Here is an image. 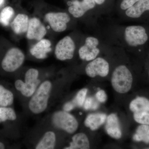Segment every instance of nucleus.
Here are the masks:
<instances>
[{"label":"nucleus","mask_w":149,"mask_h":149,"mask_svg":"<svg viewBox=\"0 0 149 149\" xmlns=\"http://www.w3.org/2000/svg\"><path fill=\"white\" fill-rule=\"evenodd\" d=\"M52 87L50 81L46 80L40 85L32 95L28 106L33 113L40 114L45 110L47 107Z\"/></svg>","instance_id":"f257e3e1"},{"label":"nucleus","mask_w":149,"mask_h":149,"mask_svg":"<svg viewBox=\"0 0 149 149\" xmlns=\"http://www.w3.org/2000/svg\"><path fill=\"white\" fill-rule=\"evenodd\" d=\"M132 73L127 66L120 65L116 67L112 74L111 83L117 93L125 94L130 91L133 84Z\"/></svg>","instance_id":"f03ea898"},{"label":"nucleus","mask_w":149,"mask_h":149,"mask_svg":"<svg viewBox=\"0 0 149 149\" xmlns=\"http://www.w3.org/2000/svg\"><path fill=\"white\" fill-rule=\"evenodd\" d=\"M39 71L35 68H30L26 72L24 76V82L17 80L15 83V86L22 95L27 97H32L37 90L40 80L38 79Z\"/></svg>","instance_id":"7ed1b4c3"},{"label":"nucleus","mask_w":149,"mask_h":149,"mask_svg":"<svg viewBox=\"0 0 149 149\" xmlns=\"http://www.w3.org/2000/svg\"><path fill=\"white\" fill-rule=\"evenodd\" d=\"M148 37L146 29L140 25L126 26L123 31V39L126 46L131 47L143 45Z\"/></svg>","instance_id":"20e7f679"},{"label":"nucleus","mask_w":149,"mask_h":149,"mask_svg":"<svg viewBox=\"0 0 149 149\" xmlns=\"http://www.w3.org/2000/svg\"><path fill=\"white\" fill-rule=\"evenodd\" d=\"M136 122L149 125V100L143 97H137L129 105Z\"/></svg>","instance_id":"39448f33"},{"label":"nucleus","mask_w":149,"mask_h":149,"mask_svg":"<svg viewBox=\"0 0 149 149\" xmlns=\"http://www.w3.org/2000/svg\"><path fill=\"white\" fill-rule=\"evenodd\" d=\"M52 121L56 127L70 134L74 133L78 128V123L75 117L65 111L55 113Z\"/></svg>","instance_id":"423d86ee"},{"label":"nucleus","mask_w":149,"mask_h":149,"mask_svg":"<svg viewBox=\"0 0 149 149\" xmlns=\"http://www.w3.org/2000/svg\"><path fill=\"white\" fill-rule=\"evenodd\" d=\"M24 59L25 56L21 50L17 48H11L3 58L2 68L6 72H14L21 66Z\"/></svg>","instance_id":"0eeeda50"},{"label":"nucleus","mask_w":149,"mask_h":149,"mask_svg":"<svg viewBox=\"0 0 149 149\" xmlns=\"http://www.w3.org/2000/svg\"><path fill=\"white\" fill-rule=\"evenodd\" d=\"M100 40L94 36H89L78 50V54L82 60L91 61L97 57L100 53Z\"/></svg>","instance_id":"6e6552de"},{"label":"nucleus","mask_w":149,"mask_h":149,"mask_svg":"<svg viewBox=\"0 0 149 149\" xmlns=\"http://www.w3.org/2000/svg\"><path fill=\"white\" fill-rule=\"evenodd\" d=\"M75 49L76 46L73 39L70 36H65L57 44L55 55L59 60H70L74 56Z\"/></svg>","instance_id":"1a4fd4ad"},{"label":"nucleus","mask_w":149,"mask_h":149,"mask_svg":"<svg viewBox=\"0 0 149 149\" xmlns=\"http://www.w3.org/2000/svg\"><path fill=\"white\" fill-rule=\"evenodd\" d=\"M85 71L86 74L91 77L97 76L105 77L109 73V64L104 58L97 57L86 65Z\"/></svg>","instance_id":"9d476101"},{"label":"nucleus","mask_w":149,"mask_h":149,"mask_svg":"<svg viewBox=\"0 0 149 149\" xmlns=\"http://www.w3.org/2000/svg\"><path fill=\"white\" fill-rule=\"evenodd\" d=\"M45 18L52 29L57 32L65 31L70 20L69 15L63 12L49 13L46 14Z\"/></svg>","instance_id":"9b49d317"},{"label":"nucleus","mask_w":149,"mask_h":149,"mask_svg":"<svg viewBox=\"0 0 149 149\" xmlns=\"http://www.w3.org/2000/svg\"><path fill=\"white\" fill-rule=\"evenodd\" d=\"M70 3L68 11L75 18L82 17L88 11L95 8L96 5L94 0H74Z\"/></svg>","instance_id":"f8f14e48"},{"label":"nucleus","mask_w":149,"mask_h":149,"mask_svg":"<svg viewBox=\"0 0 149 149\" xmlns=\"http://www.w3.org/2000/svg\"><path fill=\"white\" fill-rule=\"evenodd\" d=\"M47 32L45 27L39 19L33 17L29 19L27 32V37L28 39L40 41L43 39Z\"/></svg>","instance_id":"ddd939ff"},{"label":"nucleus","mask_w":149,"mask_h":149,"mask_svg":"<svg viewBox=\"0 0 149 149\" xmlns=\"http://www.w3.org/2000/svg\"><path fill=\"white\" fill-rule=\"evenodd\" d=\"M105 129L109 135L113 139H118L122 136V132L117 115L111 114L107 118Z\"/></svg>","instance_id":"4468645a"},{"label":"nucleus","mask_w":149,"mask_h":149,"mask_svg":"<svg viewBox=\"0 0 149 149\" xmlns=\"http://www.w3.org/2000/svg\"><path fill=\"white\" fill-rule=\"evenodd\" d=\"M51 45L49 40L42 39L30 49V53L37 59L46 58L48 53L52 50Z\"/></svg>","instance_id":"2eb2a0df"},{"label":"nucleus","mask_w":149,"mask_h":149,"mask_svg":"<svg viewBox=\"0 0 149 149\" xmlns=\"http://www.w3.org/2000/svg\"><path fill=\"white\" fill-rule=\"evenodd\" d=\"M149 10V0H139L125 10V15L131 18H138L146 11Z\"/></svg>","instance_id":"dca6fc26"},{"label":"nucleus","mask_w":149,"mask_h":149,"mask_svg":"<svg viewBox=\"0 0 149 149\" xmlns=\"http://www.w3.org/2000/svg\"><path fill=\"white\" fill-rule=\"evenodd\" d=\"M29 22V17L27 15L19 14L11 23V27L15 34L21 35L27 32Z\"/></svg>","instance_id":"f3484780"},{"label":"nucleus","mask_w":149,"mask_h":149,"mask_svg":"<svg viewBox=\"0 0 149 149\" xmlns=\"http://www.w3.org/2000/svg\"><path fill=\"white\" fill-rule=\"evenodd\" d=\"M106 119L107 115L105 113H92L86 117L84 123L86 127L90 128L92 130H95L100 128Z\"/></svg>","instance_id":"a211bd4d"},{"label":"nucleus","mask_w":149,"mask_h":149,"mask_svg":"<svg viewBox=\"0 0 149 149\" xmlns=\"http://www.w3.org/2000/svg\"><path fill=\"white\" fill-rule=\"evenodd\" d=\"M72 142L69 146L65 149H88L90 148V142L86 134L83 133H77L72 137Z\"/></svg>","instance_id":"6ab92c4d"},{"label":"nucleus","mask_w":149,"mask_h":149,"mask_svg":"<svg viewBox=\"0 0 149 149\" xmlns=\"http://www.w3.org/2000/svg\"><path fill=\"white\" fill-rule=\"evenodd\" d=\"M56 136L53 131L45 133L35 148L36 149H53L56 146Z\"/></svg>","instance_id":"aec40b11"},{"label":"nucleus","mask_w":149,"mask_h":149,"mask_svg":"<svg viewBox=\"0 0 149 149\" xmlns=\"http://www.w3.org/2000/svg\"><path fill=\"white\" fill-rule=\"evenodd\" d=\"M133 141L149 144V125L141 124L138 126L133 135Z\"/></svg>","instance_id":"412c9836"},{"label":"nucleus","mask_w":149,"mask_h":149,"mask_svg":"<svg viewBox=\"0 0 149 149\" xmlns=\"http://www.w3.org/2000/svg\"><path fill=\"white\" fill-rule=\"evenodd\" d=\"M13 93L0 85V106L7 107L13 104Z\"/></svg>","instance_id":"4be33fe9"},{"label":"nucleus","mask_w":149,"mask_h":149,"mask_svg":"<svg viewBox=\"0 0 149 149\" xmlns=\"http://www.w3.org/2000/svg\"><path fill=\"white\" fill-rule=\"evenodd\" d=\"M16 118V113L12 108L0 107V123L6 120H15Z\"/></svg>","instance_id":"5701e85b"},{"label":"nucleus","mask_w":149,"mask_h":149,"mask_svg":"<svg viewBox=\"0 0 149 149\" xmlns=\"http://www.w3.org/2000/svg\"><path fill=\"white\" fill-rule=\"evenodd\" d=\"M14 15V10L11 7L4 8L0 13V24L4 26H8Z\"/></svg>","instance_id":"b1692460"},{"label":"nucleus","mask_w":149,"mask_h":149,"mask_svg":"<svg viewBox=\"0 0 149 149\" xmlns=\"http://www.w3.org/2000/svg\"><path fill=\"white\" fill-rule=\"evenodd\" d=\"M88 90L86 88L82 89L78 92L74 99L72 101V103L76 107H83L86 100V97Z\"/></svg>","instance_id":"393cba45"},{"label":"nucleus","mask_w":149,"mask_h":149,"mask_svg":"<svg viewBox=\"0 0 149 149\" xmlns=\"http://www.w3.org/2000/svg\"><path fill=\"white\" fill-rule=\"evenodd\" d=\"M99 103L93 97H89L85 100L84 108L85 110H95L98 108Z\"/></svg>","instance_id":"a878e982"},{"label":"nucleus","mask_w":149,"mask_h":149,"mask_svg":"<svg viewBox=\"0 0 149 149\" xmlns=\"http://www.w3.org/2000/svg\"><path fill=\"white\" fill-rule=\"evenodd\" d=\"M139 1V0H122L120 4V8L123 10H126Z\"/></svg>","instance_id":"bb28decb"},{"label":"nucleus","mask_w":149,"mask_h":149,"mask_svg":"<svg viewBox=\"0 0 149 149\" xmlns=\"http://www.w3.org/2000/svg\"><path fill=\"white\" fill-rule=\"evenodd\" d=\"M96 98L100 102H104L107 100L106 93L103 90H100L96 93Z\"/></svg>","instance_id":"cd10ccee"},{"label":"nucleus","mask_w":149,"mask_h":149,"mask_svg":"<svg viewBox=\"0 0 149 149\" xmlns=\"http://www.w3.org/2000/svg\"><path fill=\"white\" fill-rule=\"evenodd\" d=\"M74 108H75V106L72 101H70L65 104L63 107V109L65 111L68 112L72 110Z\"/></svg>","instance_id":"c85d7f7f"},{"label":"nucleus","mask_w":149,"mask_h":149,"mask_svg":"<svg viewBox=\"0 0 149 149\" xmlns=\"http://www.w3.org/2000/svg\"><path fill=\"white\" fill-rule=\"evenodd\" d=\"M95 2L96 3V4L98 5H101L103 4L106 0H94Z\"/></svg>","instance_id":"c756f323"},{"label":"nucleus","mask_w":149,"mask_h":149,"mask_svg":"<svg viewBox=\"0 0 149 149\" xmlns=\"http://www.w3.org/2000/svg\"><path fill=\"white\" fill-rule=\"evenodd\" d=\"M5 148V146L4 144L1 142H0V149H4Z\"/></svg>","instance_id":"7c9ffc66"},{"label":"nucleus","mask_w":149,"mask_h":149,"mask_svg":"<svg viewBox=\"0 0 149 149\" xmlns=\"http://www.w3.org/2000/svg\"><path fill=\"white\" fill-rule=\"evenodd\" d=\"M3 1L4 0H0V5L3 3Z\"/></svg>","instance_id":"2f4dec72"}]
</instances>
